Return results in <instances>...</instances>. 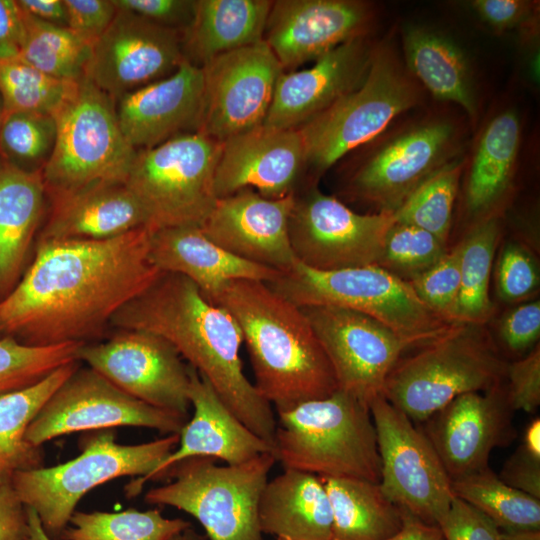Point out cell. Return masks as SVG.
<instances>
[{"mask_svg": "<svg viewBox=\"0 0 540 540\" xmlns=\"http://www.w3.org/2000/svg\"><path fill=\"white\" fill-rule=\"evenodd\" d=\"M372 16L370 5L358 0H276L263 41L289 72L365 36Z\"/></svg>", "mask_w": 540, "mask_h": 540, "instance_id": "21", "label": "cell"}, {"mask_svg": "<svg viewBox=\"0 0 540 540\" xmlns=\"http://www.w3.org/2000/svg\"><path fill=\"white\" fill-rule=\"evenodd\" d=\"M402 511V529L394 536L384 540H444L443 534L438 526L426 524L408 512Z\"/></svg>", "mask_w": 540, "mask_h": 540, "instance_id": "57", "label": "cell"}, {"mask_svg": "<svg viewBox=\"0 0 540 540\" xmlns=\"http://www.w3.org/2000/svg\"><path fill=\"white\" fill-rule=\"evenodd\" d=\"M54 117L56 140L41 172L46 194L125 183L137 151L122 133L109 95L83 77Z\"/></svg>", "mask_w": 540, "mask_h": 540, "instance_id": "10", "label": "cell"}, {"mask_svg": "<svg viewBox=\"0 0 540 540\" xmlns=\"http://www.w3.org/2000/svg\"><path fill=\"white\" fill-rule=\"evenodd\" d=\"M269 0H196L191 25L181 33L184 60L202 67L213 58L263 41Z\"/></svg>", "mask_w": 540, "mask_h": 540, "instance_id": "33", "label": "cell"}, {"mask_svg": "<svg viewBox=\"0 0 540 540\" xmlns=\"http://www.w3.org/2000/svg\"><path fill=\"white\" fill-rule=\"evenodd\" d=\"M502 540H540V530L501 531Z\"/></svg>", "mask_w": 540, "mask_h": 540, "instance_id": "60", "label": "cell"}, {"mask_svg": "<svg viewBox=\"0 0 540 540\" xmlns=\"http://www.w3.org/2000/svg\"><path fill=\"white\" fill-rule=\"evenodd\" d=\"M498 476L509 486L540 499V455L521 444L503 464Z\"/></svg>", "mask_w": 540, "mask_h": 540, "instance_id": "53", "label": "cell"}, {"mask_svg": "<svg viewBox=\"0 0 540 540\" xmlns=\"http://www.w3.org/2000/svg\"><path fill=\"white\" fill-rule=\"evenodd\" d=\"M501 226L496 215L480 219L458 244L460 248V291L453 319L459 323L484 325L493 313L489 280Z\"/></svg>", "mask_w": 540, "mask_h": 540, "instance_id": "36", "label": "cell"}, {"mask_svg": "<svg viewBox=\"0 0 540 540\" xmlns=\"http://www.w3.org/2000/svg\"><path fill=\"white\" fill-rule=\"evenodd\" d=\"M206 298L237 322L254 386L277 412L338 390L330 361L301 308L266 283L232 280Z\"/></svg>", "mask_w": 540, "mask_h": 540, "instance_id": "3", "label": "cell"}, {"mask_svg": "<svg viewBox=\"0 0 540 540\" xmlns=\"http://www.w3.org/2000/svg\"><path fill=\"white\" fill-rule=\"evenodd\" d=\"M189 418L150 406L125 393L92 368L79 367L50 396L26 431L34 447L76 432L116 427L179 434Z\"/></svg>", "mask_w": 540, "mask_h": 540, "instance_id": "14", "label": "cell"}, {"mask_svg": "<svg viewBox=\"0 0 540 540\" xmlns=\"http://www.w3.org/2000/svg\"><path fill=\"white\" fill-rule=\"evenodd\" d=\"M49 209L38 240H103L148 227L147 215L125 183L46 194Z\"/></svg>", "mask_w": 540, "mask_h": 540, "instance_id": "27", "label": "cell"}, {"mask_svg": "<svg viewBox=\"0 0 540 540\" xmlns=\"http://www.w3.org/2000/svg\"><path fill=\"white\" fill-rule=\"evenodd\" d=\"M273 291L298 307L332 305L365 314L420 348L456 323L430 309L407 281L374 264L318 271L298 261L273 282Z\"/></svg>", "mask_w": 540, "mask_h": 540, "instance_id": "6", "label": "cell"}, {"mask_svg": "<svg viewBox=\"0 0 540 540\" xmlns=\"http://www.w3.org/2000/svg\"><path fill=\"white\" fill-rule=\"evenodd\" d=\"M505 382L484 392L457 396L419 424L451 481L489 467L495 448L516 437Z\"/></svg>", "mask_w": 540, "mask_h": 540, "instance_id": "20", "label": "cell"}, {"mask_svg": "<svg viewBox=\"0 0 540 540\" xmlns=\"http://www.w3.org/2000/svg\"><path fill=\"white\" fill-rule=\"evenodd\" d=\"M25 505L12 484V476H0V540H27Z\"/></svg>", "mask_w": 540, "mask_h": 540, "instance_id": "54", "label": "cell"}, {"mask_svg": "<svg viewBox=\"0 0 540 540\" xmlns=\"http://www.w3.org/2000/svg\"><path fill=\"white\" fill-rule=\"evenodd\" d=\"M277 414L272 452L284 469L380 482L377 435L368 404L337 390Z\"/></svg>", "mask_w": 540, "mask_h": 540, "instance_id": "4", "label": "cell"}, {"mask_svg": "<svg viewBox=\"0 0 540 540\" xmlns=\"http://www.w3.org/2000/svg\"><path fill=\"white\" fill-rule=\"evenodd\" d=\"M149 256L160 271L188 278L206 297L232 280L271 283L282 273L233 255L195 226L152 230Z\"/></svg>", "mask_w": 540, "mask_h": 540, "instance_id": "28", "label": "cell"}, {"mask_svg": "<svg viewBox=\"0 0 540 540\" xmlns=\"http://www.w3.org/2000/svg\"><path fill=\"white\" fill-rule=\"evenodd\" d=\"M170 540H207L205 536L197 533L192 527L178 533Z\"/></svg>", "mask_w": 540, "mask_h": 540, "instance_id": "61", "label": "cell"}, {"mask_svg": "<svg viewBox=\"0 0 540 540\" xmlns=\"http://www.w3.org/2000/svg\"><path fill=\"white\" fill-rule=\"evenodd\" d=\"M320 479L331 506V540H384L402 529L403 511L379 483L356 478Z\"/></svg>", "mask_w": 540, "mask_h": 540, "instance_id": "34", "label": "cell"}, {"mask_svg": "<svg viewBox=\"0 0 540 540\" xmlns=\"http://www.w3.org/2000/svg\"><path fill=\"white\" fill-rule=\"evenodd\" d=\"M203 97L200 67L183 61L171 75L115 101L122 133L137 151L196 132Z\"/></svg>", "mask_w": 540, "mask_h": 540, "instance_id": "26", "label": "cell"}, {"mask_svg": "<svg viewBox=\"0 0 540 540\" xmlns=\"http://www.w3.org/2000/svg\"><path fill=\"white\" fill-rule=\"evenodd\" d=\"M84 343L32 346L0 337V396L32 386L59 367L78 361Z\"/></svg>", "mask_w": 540, "mask_h": 540, "instance_id": "43", "label": "cell"}, {"mask_svg": "<svg viewBox=\"0 0 540 540\" xmlns=\"http://www.w3.org/2000/svg\"><path fill=\"white\" fill-rule=\"evenodd\" d=\"M41 172L0 160V301L17 285L44 214Z\"/></svg>", "mask_w": 540, "mask_h": 540, "instance_id": "30", "label": "cell"}, {"mask_svg": "<svg viewBox=\"0 0 540 540\" xmlns=\"http://www.w3.org/2000/svg\"><path fill=\"white\" fill-rule=\"evenodd\" d=\"M275 462L272 452L233 465L188 458L173 465L164 476L171 481L149 489L144 500L190 514L209 540H263L258 503Z\"/></svg>", "mask_w": 540, "mask_h": 540, "instance_id": "9", "label": "cell"}, {"mask_svg": "<svg viewBox=\"0 0 540 540\" xmlns=\"http://www.w3.org/2000/svg\"><path fill=\"white\" fill-rule=\"evenodd\" d=\"M189 400L193 415L181 429L178 445L149 474L130 480L124 487L126 497H136L147 483L164 479L173 465L188 458L211 457L233 465L273 451L269 443L236 417L211 384L192 367Z\"/></svg>", "mask_w": 540, "mask_h": 540, "instance_id": "24", "label": "cell"}, {"mask_svg": "<svg viewBox=\"0 0 540 540\" xmlns=\"http://www.w3.org/2000/svg\"><path fill=\"white\" fill-rule=\"evenodd\" d=\"M178 442L179 434H169L141 444H120L112 429L95 431L83 440L77 457L51 467L17 471L12 484L25 507L36 512L46 534L58 540L90 490L120 477L149 474Z\"/></svg>", "mask_w": 540, "mask_h": 540, "instance_id": "7", "label": "cell"}, {"mask_svg": "<svg viewBox=\"0 0 540 540\" xmlns=\"http://www.w3.org/2000/svg\"><path fill=\"white\" fill-rule=\"evenodd\" d=\"M405 67L439 101L460 106L471 119L478 110L470 61L449 36L424 26H409L402 36Z\"/></svg>", "mask_w": 540, "mask_h": 540, "instance_id": "31", "label": "cell"}, {"mask_svg": "<svg viewBox=\"0 0 540 540\" xmlns=\"http://www.w3.org/2000/svg\"><path fill=\"white\" fill-rule=\"evenodd\" d=\"M294 198L289 240L296 261L318 271L378 264L393 213H357L315 184Z\"/></svg>", "mask_w": 540, "mask_h": 540, "instance_id": "13", "label": "cell"}, {"mask_svg": "<svg viewBox=\"0 0 540 540\" xmlns=\"http://www.w3.org/2000/svg\"><path fill=\"white\" fill-rule=\"evenodd\" d=\"M23 21L24 38L18 60L57 79L79 81L84 77L92 44L68 27L44 22L25 11Z\"/></svg>", "mask_w": 540, "mask_h": 540, "instance_id": "38", "label": "cell"}, {"mask_svg": "<svg viewBox=\"0 0 540 540\" xmlns=\"http://www.w3.org/2000/svg\"><path fill=\"white\" fill-rule=\"evenodd\" d=\"M522 124L518 111L496 112L475 141L468 168L465 204L470 215L483 219L509 191L520 151Z\"/></svg>", "mask_w": 540, "mask_h": 540, "instance_id": "32", "label": "cell"}, {"mask_svg": "<svg viewBox=\"0 0 540 540\" xmlns=\"http://www.w3.org/2000/svg\"><path fill=\"white\" fill-rule=\"evenodd\" d=\"M437 526L444 540H502L501 530L487 516L457 497Z\"/></svg>", "mask_w": 540, "mask_h": 540, "instance_id": "49", "label": "cell"}, {"mask_svg": "<svg viewBox=\"0 0 540 540\" xmlns=\"http://www.w3.org/2000/svg\"><path fill=\"white\" fill-rule=\"evenodd\" d=\"M381 462L380 487L400 509L438 525L455 495L427 436L382 395L370 403Z\"/></svg>", "mask_w": 540, "mask_h": 540, "instance_id": "12", "label": "cell"}, {"mask_svg": "<svg viewBox=\"0 0 540 540\" xmlns=\"http://www.w3.org/2000/svg\"><path fill=\"white\" fill-rule=\"evenodd\" d=\"M421 100L417 81L387 46L374 47L362 83L296 129L306 171L315 177L350 151L378 138Z\"/></svg>", "mask_w": 540, "mask_h": 540, "instance_id": "8", "label": "cell"}, {"mask_svg": "<svg viewBox=\"0 0 540 540\" xmlns=\"http://www.w3.org/2000/svg\"><path fill=\"white\" fill-rule=\"evenodd\" d=\"M221 148V142L190 132L137 150L125 184L150 229L203 225L218 199L214 177Z\"/></svg>", "mask_w": 540, "mask_h": 540, "instance_id": "11", "label": "cell"}, {"mask_svg": "<svg viewBox=\"0 0 540 540\" xmlns=\"http://www.w3.org/2000/svg\"><path fill=\"white\" fill-rule=\"evenodd\" d=\"M294 194L268 199L253 189L239 190L218 198L200 228L233 255L285 272L296 263L289 240Z\"/></svg>", "mask_w": 540, "mask_h": 540, "instance_id": "22", "label": "cell"}, {"mask_svg": "<svg viewBox=\"0 0 540 540\" xmlns=\"http://www.w3.org/2000/svg\"><path fill=\"white\" fill-rule=\"evenodd\" d=\"M152 229L103 240L37 241L34 259L0 301V334L32 346L90 343L160 274Z\"/></svg>", "mask_w": 540, "mask_h": 540, "instance_id": "1", "label": "cell"}, {"mask_svg": "<svg viewBox=\"0 0 540 540\" xmlns=\"http://www.w3.org/2000/svg\"><path fill=\"white\" fill-rule=\"evenodd\" d=\"M507 364L484 325L458 322L401 356L385 380L382 396L420 424L459 395L502 385Z\"/></svg>", "mask_w": 540, "mask_h": 540, "instance_id": "5", "label": "cell"}, {"mask_svg": "<svg viewBox=\"0 0 540 540\" xmlns=\"http://www.w3.org/2000/svg\"><path fill=\"white\" fill-rule=\"evenodd\" d=\"M452 489L501 531L540 530V499L509 486L490 467L452 481Z\"/></svg>", "mask_w": 540, "mask_h": 540, "instance_id": "37", "label": "cell"}, {"mask_svg": "<svg viewBox=\"0 0 540 540\" xmlns=\"http://www.w3.org/2000/svg\"><path fill=\"white\" fill-rule=\"evenodd\" d=\"M3 116H4V108H3V103H2V100H1V97H0V129H1Z\"/></svg>", "mask_w": 540, "mask_h": 540, "instance_id": "62", "label": "cell"}, {"mask_svg": "<svg viewBox=\"0 0 540 540\" xmlns=\"http://www.w3.org/2000/svg\"><path fill=\"white\" fill-rule=\"evenodd\" d=\"M191 526L181 518H165L158 509L75 511L58 540H170Z\"/></svg>", "mask_w": 540, "mask_h": 540, "instance_id": "39", "label": "cell"}, {"mask_svg": "<svg viewBox=\"0 0 540 540\" xmlns=\"http://www.w3.org/2000/svg\"><path fill=\"white\" fill-rule=\"evenodd\" d=\"M28 519V539L27 540H52L44 531L40 519L36 512L26 507Z\"/></svg>", "mask_w": 540, "mask_h": 540, "instance_id": "59", "label": "cell"}, {"mask_svg": "<svg viewBox=\"0 0 540 540\" xmlns=\"http://www.w3.org/2000/svg\"><path fill=\"white\" fill-rule=\"evenodd\" d=\"M540 335V302L525 303L502 320L500 337L506 348L516 354L535 345Z\"/></svg>", "mask_w": 540, "mask_h": 540, "instance_id": "52", "label": "cell"}, {"mask_svg": "<svg viewBox=\"0 0 540 540\" xmlns=\"http://www.w3.org/2000/svg\"><path fill=\"white\" fill-rule=\"evenodd\" d=\"M470 7L495 32L520 30L525 36L536 33V3L525 0H474Z\"/></svg>", "mask_w": 540, "mask_h": 540, "instance_id": "47", "label": "cell"}, {"mask_svg": "<svg viewBox=\"0 0 540 540\" xmlns=\"http://www.w3.org/2000/svg\"><path fill=\"white\" fill-rule=\"evenodd\" d=\"M304 172L299 132L261 125L222 142L214 190L217 198L249 188L279 199L296 192Z\"/></svg>", "mask_w": 540, "mask_h": 540, "instance_id": "23", "label": "cell"}, {"mask_svg": "<svg viewBox=\"0 0 540 540\" xmlns=\"http://www.w3.org/2000/svg\"><path fill=\"white\" fill-rule=\"evenodd\" d=\"M67 27L93 44L113 21L117 8L113 0H64Z\"/></svg>", "mask_w": 540, "mask_h": 540, "instance_id": "51", "label": "cell"}, {"mask_svg": "<svg viewBox=\"0 0 540 540\" xmlns=\"http://www.w3.org/2000/svg\"><path fill=\"white\" fill-rule=\"evenodd\" d=\"M408 283L430 309L455 322L453 316L461 283L459 245Z\"/></svg>", "mask_w": 540, "mask_h": 540, "instance_id": "45", "label": "cell"}, {"mask_svg": "<svg viewBox=\"0 0 540 540\" xmlns=\"http://www.w3.org/2000/svg\"><path fill=\"white\" fill-rule=\"evenodd\" d=\"M117 9L179 32L192 23L196 0H113Z\"/></svg>", "mask_w": 540, "mask_h": 540, "instance_id": "50", "label": "cell"}, {"mask_svg": "<svg viewBox=\"0 0 540 540\" xmlns=\"http://www.w3.org/2000/svg\"><path fill=\"white\" fill-rule=\"evenodd\" d=\"M374 46L366 36L347 41L315 60L312 67L278 78L264 126L298 129L364 80Z\"/></svg>", "mask_w": 540, "mask_h": 540, "instance_id": "25", "label": "cell"}, {"mask_svg": "<svg viewBox=\"0 0 540 540\" xmlns=\"http://www.w3.org/2000/svg\"><path fill=\"white\" fill-rule=\"evenodd\" d=\"M24 38L23 11L14 0H0V62L19 58Z\"/></svg>", "mask_w": 540, "mask_h": 540, "instance_id": "55", "label": "cell"}, {"mask_svg": "<svg viewBox=\"0 0 540 540\" xmlns=\"http://www.w3.org/2000/svg\"><path fill=\"white\" fill-rule=\"evenodd\" d=\"M201 69L203 97L196 132L222 143L263 125L284 72L264 41L221 54Z\"/></svg>", "mask_w": 540, "mask_h": 540, "instance_id": "17", "label": "cell"}, {"mask_svg": "<svg viewBox=\"0 0 540 540\" xmlns=\"http://www.w3.org/2000/svg\"><path fill=\"white\" fill-rule=\"evenodd\" d=\"M262 534L276 540H331L332 512L319 476L285 468L268 479L258 503Z\"/></svg>", "mask_w": 540, "mask_h": 540, "instance_id": "29", "label": "cell"}, {"mask_svg": "<svg viewBox=\"0 0 540 540\" xmlns=\"http://www.w3.org/2000/svg\"><path fill=\"white\" fill-rule=\"evenodd\" d=\"M463 168L458 157L432 174L393 212L395 221L426 230L446 243Z\"/></svg>", "mask_w": 540, "mask_h": 540, "instance_id": "40", "label": "cell"}, {"mask_svg": "<svg viewBox=\"0 0 540 540\" xmlns=\"http://www.w3.org/2000/svg\"><path fill=\"white\" fill-rule=\"evenodd\" d=\"M20 8L44 22L67 27V11L64 0H19Z\"/></svg>", "mask_w": 540, "mask_h": 540, "instance_id": "56", "label": "cell"}, {"mask_svg": "<svg viewBox=\"0 0 540 540\" xmlns=\"http://www.w3.org/2000/svg\"><path fill=\"white\" fill-rule=\"evenodd\" d=\"M53 115L34 112L4 114L0 129V160L28 172H42L56 140Z\"/></svg>", "mask_w": 540, "mask_h": 540, "instance_id": "42", "label": "cell"}, {"mask_svg": "<svg viewBox=\"0 0 540 540\" xmlns=\"http://www.w3.org/2000/svg\"><path fill=\"white\" fill-rule=\"evenodd\" d=\"M77 359L130 396L189 418L190 367L162 337L118 329L104 341L84 343Z\"/></svg>", "mask_w": 540, "mask_h": 540, "instance_id": "16", "label": "cell"}, {"mask_svg": "<svg viewBox=\"0 0 540 540\" xmlns=\"http://www.w3.org/2000/svg\"><path fill=\"white\" fill-rule=\"evenodd\" d=\"M458 133L448 119L430 118L404 127L373 147L348 180L351 196L395 212L440 168L458 158Z\"/></svg>", "mask_w": 540, "mask_h": 540, "instance_id": "15", "label": "cell"}, {"mask_svg": "<svg viewBox=\"0 0 540 540\" xmlns=\"http://www.w3.org/2000/svg\"><path fill=\"white\" fill-rule=\"evenodd\" d=\"M446 252V243L432 233L395 221L386 234L377 265L408 282L432 267Z\"/></svg>", "mask_w": 540, "mask_h": 540, "instance_id": "44", "label": "cell"}, {"mask_svg": "<svg viewBox=\"0 0 540 540\" xmlns=\"http://www.w3.org/2000/svg\"><path fill=\"white\" fill-rule=\"evenodd\" d=\"M539 284L533 257L522 246L510 243L501 252L497 266V287L502 299L515 301L529 296Z\"/></svg>", "mask_w": 540, "mask_h": 540, "instance_id": "46", "label": "cell"}, {"mask_svg": "<svg viewBox=\"0 0 540 540\" xmlns=\"http://www.w3.org/2000/svg\"><path fill=\"white\" fill-rule=\"evenodd\" d=\"M78 81L49 76L16 59L0 62V97L4 114L34 112L55 115Z\"/></svg>", "mask_w": 540, "mask_h": 540, "instance_id": "41", "label": "cell"}, {"mask_svg": "<svg viewBox=\"0 0 540 540\" xmlns=\"http://www.w3.org/2000/svg\"><path fill=\"white\" fill-rule=\"evenodd\" d=\"M332 366L338 390L368 404L382 395L385 380L403 352L404 339L377 320L332 305L300 307Z\"/></svg>", "mask_w": 540, "mask_h": 540, "instance_id": "18", "label": "cell"}, {"mask_svg": "<svg viewBox=\"0 0 540 540\" xmlns=\"http://www.w3.org/2000/svg\"><path fill=\"white\" fill-rule=\"evenodd\" d=\"M505 387L514 411L534 412L540 405L539 343L525 356L507 364Z\"/></svg>", "mask_w": 540, "mask_h": 540, "instance_id": "48", "label": "cell"}, {"mask_svg": "<svg viewBox=\"0 0 540 540\" xmlns=\"http://www.w3.org/2000/svg\"><path fill=\"white\" fill-rule=\"evenodd\" d=\"M521 445L529 451L540 455V419L535 417L526 426Z\"/></svg>", "mask_w": 540, "mask_h": 540, "instance_id": "58", "label": "cell"}, {"mask_svg": "<svg viewBox=\"0 0 540 540\" xmlns=\"http://www.w3.org/2000/svg\"><path fill=\"white\" fill-rule=\"evenodd\" d=\"M63 365L38 383L0 396V476L43 466L42 448L26 440V431L58 387L79 367Z\"/></svg>", "mask_w": 540, "mask_h": 540, "instance_id": "35", "label": "cell"}, {"mask_svg": "<svg viewBox=\"0 0 540 540\" xmlns=\"http://www.w3.org/2000/svg\"><path fill=\"white\" fill-rule=\"evenodd\" d=\"M110 325L168 341L236 417L273 447L276 419L271 405L244 374L242 332L233 316L208 300L191 280L161 271L114 315Z\"/></svg>", "mask_w": 540, "mask_h": 540, "instance_id": "2", "label": "cell"}, {"mask_svg": "<svg viewBox=\"0 0 540 540\" xmlns=\"http://www.w3.org/2000/svg\"><path fill=\"white\" fill-rule=\"evenodd\" d=\"M183 61L181 32L117 9L91 45L84 77L116 101L171 75Z\"/></svg>", "mask_w": 540, "mask_h": 540, "instance_id": "19", "label": "cell"}]
</instances>
